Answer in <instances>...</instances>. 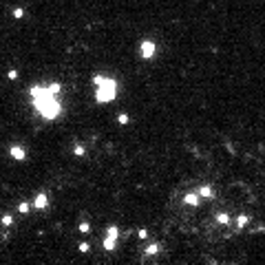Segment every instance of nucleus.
<instances>
[{"mask_svg": "<svg viewBox=\"0 0 265 265\" xmlns=\"http://www.w3.org/2000/svg\"><path fill=\"white\" fill-rule=\"evenodd\" d=\"M60 91L62 84L53 82V84H33L29 88L31 104L44 120H55L62 113V102H60Z\"/></svg>", "mask_w": 265, "mask_h": 265, "instance_id": "nucleus-1", "label": "nucleus"}, {"mask_svg": "<svg viewBox=\"0 0 265 265\" xmlns=\"http://www.w3.org/2000/svg\"><path fill=\"white\" fill-rule=\"evenodd\" d=\"M93 84H95V100L100 104H106V102H113L117 97V80L113 78H106V75H95L93 78Z\"/></svg>", "mask_w": 265, "mask_h": 265, "instance_id": "nucleus-2", "label": "nucleus"}, {"mask_svg": "<svg viewBox=\"0 0 265 265\" xmlns=\"http://www.w3.org/2000/svg\"><path fill=\"white\" fill-rule=\"evenodd\" d=\"M117 236H120V230H117V225H108V230H106V239H104V247H106L108 252H113V250H115Z\"/></svg>", "mask_w": 265, "mask_h": 265, "instance_id": "nucleus-3", "label": "nucleus"}, {"mask_svg": "<svg viewBox=\"0 0 265 265\" xmlns=\"http://www.w3.org/2000/svg\"><path fill=\"white\" fill-rule=\"evenodd\" d=\"M155 42H150V40H146V42H142V58L144 60H152V55H155Z\"/></svg>", "mask_w": 265, "mask_h": 265, "instance_id": "nucleus-4", "label": "nucleus"}, {"mask_svg": "<svg viewBox=\"0 0 265 265\" xmlns=\"http://www.w3.org/2000/svg\"><path fill=\"white\" fill-rule=\"evenodd\" d=\"M33 206H36L38 210H44V208L49 206V197H46L44 192H40L38 197H36V201H33Z\"/></svg>", "mask_w": 265, "mask_h": 265, "instance_id": "nucleus-5", "label": "nucleus"}, {"mask_svg": "<svg viewBox=\"0 0 265 265\" xmlns=\"http://www.w3.org/2000/svg\"><path fill=\"white\" fill-rule=\"evenodd\" d=\"M9 155H11L13 159H27V152L20 148V146H11V148H9Z\"/></svg>", "mask_w": 265, "mask_h": 265, "instance_id": "nucleus-6", "label": "nucleus"}, {"mask_svg": "<svg viewBox=\"0 0 265 265\" xmlns=\"http://www.w3.org/2000/svg\"><path fill=\"white\" fill-rule=\"evenodd\" d=\"M186 203H188V206H197V203H199V197H197V194H192V192H188V194H186Z\"/></svg>", "mask_w": 265, "mask_h": 265, "instance_id": "nucleus-7", "label": "nucleus"}, {"mask_svg": "<svg viewBox=\"0 0 265 265\" xmlns=\"http://www.w3.org/2000/svg\"><path fill=\"white\" fill-rule=\"evenodd\" d=\"M157 252H159V245H157V243H150V245L146 247V254H148V256H155Z\"/></svg>", "mask_w": 265, "mask_h": 265, "instance_id": "nucleus-8", "label": "nucleus"}, {"mask_svg": "<svg viewBox=\"0 0 265 265\" xmlns=\"http://www.w3.org/2000/svg\"><path fill=\"white\" fill-rule=\"evenodd\" d=\"M199 192H201V197H212V188L210 186H201Z\"/></svg>", "mask_w": 265, "mask_h": 265, "instance_id": "nucleus-9", "label": "nucleus"}, {"mask_svg": "<svg viewBox=\"0 0 265 265\" xmlns=\"http://www.w3.org/2000/svg\"><path fill=\"white\" fill-rule=\"evenodd\" d=\"M11 223H13V217L11 214H5L2 217V225H11Z\"/></svg>", "mask_w": 265, "mask_h": 265, "instance_id": "nucleus-10", "label": "nucleus"}, {"mask_svg": "<svg viewBox=\"0 0 265 265\" xmlns=\"http://www.w3.org/2000/svg\"><path fill=\"white\" fill-rule=\"evenodd\" d=\"M22 16H24V11L20 9V7H18V9H13V18H22Z\"/></svg>", "mask_w": 265, "mask_h": 265, "instance_id": "nucleus-11", "label": "nucleus"}, {"mask_svg": "<svg viewBox=\"0 0 265 265\" xmlns=\"http://www.w3.org/2000/svg\"><path fill=\"white\" fill-rule=\"evenodd\" d=\"M117 122H120V124H128V115H120V117H117Z\"/></svg>", "mask_w": 265, "mask_h": 265, "instance_id": "nucleus-12", "label": "nucleus"}, {"mask_svg": "<svg viewBox=\"0 0 265 265\" xmlns=\"http://www.w3.org/2000/svg\"><path fill=\"white\" fill-rule=\"evenodd\" d=\"M75 155H80V157L84 155V146H75Z\"/></svg>", "mask_w": 265, "mask_h": 265, "instance_id": "nucleus-13", "label": "nucleus"}, {"mask_svg": "<svg viewBox=\"0 0 265 265\" xmlns=\"http://www.w3.org/2000/svg\"><path fill=\"white\" fill-rule=\"evenodd\" d=\"M219 221H221V223H228L230 217H228V214H219Z\"/></svg>", "mask_w": 265, "mask_h": 265, "instance_id": "nucleus-14", "label": "nucleus"}, {"mask_svg": "<svg viewBox=\"0 0 265 265\" xmlns=\"http://www.w3.org/2000/svg\"><path fill=\"white\" fill-rule=\"evenodd\" d=\"M20 212H29V203H20Z\"/></svg>", "mask_w": 265, "mask_h": 265, "instance_id": "nucleus-15", "label": "nucleus"}, {"mask_svg": "<svg viewBox=\"0 0 265 265\" xmlns=\"http://www.w3.org/2000/svg\"><path fill=\"white\" fill-rule=\"evenodd\" d=\"M80 230L82 232H88V223H80Z\"/></svg>", "mask_w": 265, "mask_h": 265, "instance_id": "nucleus-16", "label": "nucleus"}, {"mask_svg": "<svg viewBox=\"0 0 265 265\" xmlns=\"http://www.w3.org/2000/svg\"><path fill=\"white\" fill-rule=\"evenodd\" d=\"M7 75H9V80H16V78H18V73H16V71H9Z\"/></svg>", "mask_w": 265, "mask_h": 265, "instance_id": "nucleus-17", "label": "nucleus"}]
</instances>
